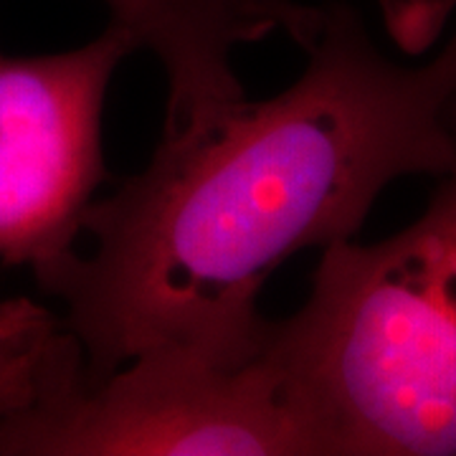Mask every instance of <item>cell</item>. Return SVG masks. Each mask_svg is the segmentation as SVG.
<instances>
[{
    "label": "cell",
    "instance_id": "8",
    "mask_svg": "<svg viewBox=\"0 0 456 456\" xmlns=\"http://www.w3.org/2000/svg\"><path fill=\"white\" fill-rule=\"evenodd\" d=\"M16 401L13 398H8L5 393H0V416H5V413H11V411H16Z\"/></svg>",
    "mask_w": 456,
    "mask_h": 456
},
{
    "label": "cell",
    "instance_id": "5",
    "mask_svg": "<svg viewBox=\"0 0 456 456\" xmlns=\"http://www.w3.org/2000/svg\"><path fill=\"white\" fill-rule=\"evenodd\" d=\"M150 51L167 82L165 127L191 125L246 97L233 53L266 33L226 0H102Z\"/></svg>",
    "mask_w": 456,
    "mask_h": 456
},
{
    "label": "cell",
    "instance_id": "6",
    "mask_svg": "<svg viewBox=\"0 0 456 456\" xmlns=\"http://www.w3.org/2000/svg\"><path fill=\"white\" fill-rule=\"evenodd\" d=\"M82 365V347L59 312L28 297L0 299V393L13 398L18 408L31 406Z\"/></svg>",
    "mask_w": 456,
    "mask_h": 456
},
{
    "label": "cell",
    "instance_id": "7",
    "mask_svg": "<svg viewBox=\"0 0 456 456\" xmlns=\"http://www.w3.org/2000/svg\"><path fill=\"white\" fill-rule=\"evenodd\" d=\"M256 20L266 33H287L305 51L317 33L322 5L299 0H226ZM393 44L408 56H419L441 38L456 13V0H373Z\"/></svg>",
    "mask_w": 456,
    "mask_h": 456
},
{
    "label": "cell",
    "instance_id": "2",
    "mask_svg": "<svg viewBox=\"0 0 456 456\" xmlns=\"http://www.w3.org/2000/svg\"><path fill=\"white\" fill-rule=\"evenodd\" d=\"M264 350L320 456H456V160L413 224L325 248Z\"/></svg>",
    "mask_w": 456,
    "mask_h": 456
},
{
    "label": "cell",
    "instance_id": "3",
    "mask_svg": "<svg viewBox=\"0 0 456 456\" xmlns=\"http://www.w3.org/2000/svg\"><path fill=\"white\" fill-rule=\"evenodd\" d=\"M0 456H320L266 350L226 362L150 347L107 375L84 368L0 416Z\"/></svg>",
    "mask_w": 456,
    "mask_h": 456
},
{
    "label": "cell",
    "instance_id": "4",
    "mask_svg": "<svg viewBox=\"0 0 456 456\" xmlns=\"http://www.w3.org/2000/svg\"><path fill=\"white\" fill-rule=\"evenodd\" d=\"M134 36L110 20L82 46L41 56L0 53V264L33 279L69 259L110 170L104 107Z\"/></svg>",
    "mask_w": 456,
    "mask_h": 456
},
{
    "label": "cell",
    "instance_id": "1",
    "mask_svg": "<svg viewBox=\"0 0 456 456\" xmlns=\"http://www.w3.org/2000/svg\"><path fill=\"white\" fill-rule=\"evenodd\" d=\"M305 53L274 97L163 130L150 163L89 206L92 248L36 277L84 375L160 345L256 358L272 330L261 292L284 261L353 241L388 185L454 165L456 31L403 64L358 8L330 0Z\"/></svg>",
    "mask_w": 456,
    "mask_h": 456
}]
</instances>
